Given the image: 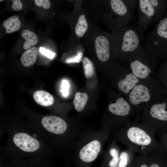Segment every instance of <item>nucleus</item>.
Returning a JSON list of instances; mask_svg holds the SVG:
<instances>
[{
  "label": "nucleus",
  "mask_w": 167,
  "mask_h": 167,
  "mask_svg": "<svg viewBox=\"0 0 167 167\" xmlns=\"http://www.w3.org/2000/svg\"><path fill=\"white\" fill-rule=\"evenodd\" d=\"M120 133V139L127 149L134 153L148 156L162 148L155 137L154 132L144 123L127 120Z\"/></svg>",
  "instance_id": "obj_1"
},
{
  "label": "nucleus",
  "mask_w": 167,
  "mask_h": 167,
  "mask_svg": "<svg viewBox=\"0 0 167 167\" xmlns=\"http://www.w3.org/2000/svg\"><path fill=\"white\" fill-rule=\"evenodd\" d=\"M111 48L113 56L127 62L131 55L141 45L142 38L137 26L127 25L111 30Z\"/></svg>",
  "instance_id": "obj_2"
},
{
  "label": "nucleus",
  "mask_w": 167,
  "mask_h": 167,
  "mask_svg": "<svg viewBox=\"0 0 167 167\" xmlns=\"http://www.w3.org/2000/svg\"><path fill=\"white\" fill-rule=\"evenodd\" d=\"M162 88L156 79L152 76L141 80L125 97L132 106L134 113H140L147 107L161 98Z\"/></svg>",
  "instance_id": "obj_3"
},
{
  "label": "nucleus",
  "mask_w": 167,
  "mask_h": 167,
  "mask_svg": "<svg viewBox=\"0 0 167 167\" xmlns=\"http://www.w3.org/2000/svg\"><path fill=\"white\" fill-rule=\"evenodd\" d=\"M157 58L141 45L127 61L129 68L140 80L151 76L157 62Z\"/></svg>",
  "instance_id": "obj_4"
},
{
  "label": "nucleus",
  "mask_w": 167,
  "mask_h": 167,
  "mask_svg": "<svg viewBox=\"0 0 167 167\" xmlns=\"http://www.w3.org/2000/svg\"><path fill=\"white\" fill-rule=\"evenodd\" d=\"M102 15L105 23L111 30L128 25L134 17L123 0L104 1Z\"/></svg>",
  "instance_id": "obj_5"
},
{
  "label": "nucleus",
  "mask_w": 167,
  "mask_h": 167,
  "mask_svg": "<svg viewBox=\"0 0 167 167\" xmlns=\"http://www.w3.org/2000/svg\"><path fill=\"white\" fill-rule=\"evenodd\" d=\"M83 38L88 49L94 52L99 61L103 62L110 61L112 55L111 33L97 28H90Z\"/></svg>",
  "instance_id": "obj_6"
},
{
  "label": "nucleus",
  "mask_w": 167,
  "mask_h": 167,
  "mask_svg": "<svg viewBox=\"0 0 167 167\" xmlns=\"http://www.w3.org/2000/svg\"><path fill=\"white\" fill-rule=\"evenodd\" d=\"M140 113L142 123L155 133L167 131V101L160 98L147 107Z\"/></svg>",
  "instance_id": "obj_7"
},
{
  "label": "nucleus",
  "mask_w": 167,
  "mask_h": 167,
  "mask_svg": "<svg viewBox=\"0 0 167 167\" xmlns=\"http://www.w3.org/2000/svg\"><path fill=\"white\" fill-rule=\"evenodd\" d=\"M144 47L157 58L167 59V11L154 29L145 36Z\"/></svg>",
  "instance_id": "obj_8"
},
{
  "label": "nucleus",
  "mask_w": 167,
  "mask_h": 167,
  "mask_svg": "<svg viewBox=\"0 0 167 167\" xmlns=\"http://www.w3.org/2000/svg\"><path fill=\"white\" fill-rule=\"evenodd\" d=\"M138 16L137 26L140 33H143L152 24L160 20L149 0H138Z\"/></svg>",
  "instance_id": "obj_9"
},
{
  "label": "nucleus",
  "mask_w": 167,
  "mask_h": 167,
  "mask_svg": "<svg viewBox=\"0 0 167 167\" xmlns=\"http://www.w3.org/2000/svg\"><path fill=\"white\" fill-rule=\"evenodd\" d=\"M108 109L113 115L119 117L124 123L134 113L133 109L125 97H118L114 102L108 105Z\"/></svg>",
  "instance_id": "obj_10"
},
{
  "label": "nucleus",
  "mask_w": 167,
  "mask_h": 167,
  "mask_svg": "<svg viewBox=\"0 0 167 167\" xmlns=\"http://www.w3.org/2000/svg\"><path fill=\"white\" fill-rule=\"evenodd\" d=\"M13 140L18 147L26 152H35L40 147V143L36 139L25 133L20 132L16 134L14 136Z\"/></svg>",
  "instance_id": "obj_11"
},
{
  "label": "nucleus",
  "mask_w": 167,
  "mask_h": 167,
  "mask_svg": "<svg viewBox=\"0 0 167 167\" xmlns=\"http://www.w3.org/2000/svg\"><path fill=\"white\" fill-rule=\"evenodd\" d=\"M43 126L48 131L56 134H61L66 131L67 126L65 121L59 117L49 116L41 119Z\"/></svg>",
  "instance_id": "obj_12"
},
{
  "label": "nucleus",
  "mask_w": 167,
  "mask_h": 167,
  "mask_svg": "<svg viewBox=\"0 0 167 167\" xmlns=\"http://www.w3.org/2000/svg\"><path fill=\"white\" fill-rule=\"evenodd\" d=\"M101 148L100 142L92 140L83 147L79 152V157L83 161L90 162L96 158Z\"/></svg>",
  "instance_id": "obj_13"
},
{
  "label": "nucleus",
  "mask_w": 167,
  "mask_h": 167,
  "mask_svg": "<svg viewBox=\"0 0 167 167\" xmlns=\"http://www.w3.org/2000/svg\"><path fill=\"white\" fill-rule=\"evenodd\" d=\"M86 14L83 11L78 13L75 15V22L74 32L75 38L77 39L83 38L90 29Z\"/></svg>",
  "instance_id": "obj_14"
},
{
  "label": "nucleus",
  "mask_w": 167,
  "mask_h": 167,
  "mask_svg": "<svg viewBox=\"0 0 167 167\" xmlns=\"http://www.w3.org/2000/svg\"><path fill=\"white\" fill-rule=\"evenodd\" d=\"M165 152L159 148L148 155V167H167V158Z\"/></svg>",
  "instance_id": "obj_15"
},
{
  "label": "nucleus",
  "mask_w": 167,
  "mask_h": 167,
  "mask_svg": "<svg viewBox=\"0 0 167 167\" xmlns=\"http://www.w3.org/2000/svg\"><path fill=\"white\" fill-rule=\"evenodd\" d=\"M33 99L39 105L44 106L52 105L54 102L53 96L49 93L43 90H37L33 95Z\"/></svg>",
  "instance_id": "obj_16"
},
{
  "label": "nucleus",
  "mask_w": 167,
  "mask_h": 167,
  "mask_svg": "<svg viewBox=\"0 0 167 167\" xmlns=\"http://www.w3.org/2000/svg\"><path fill=\"white\" fill-rule=\"evenodd\" d=\"M38 53V49L33 47L26 51L22 55L20 61L22 65L25 67H29L35 63Z\"/></svg>",
  "instance_id": "obj_17"
},
{
  "label": "nucleus",
  "mask_w": 167,
  "mask_h": 167,
  "mask_svg": "<svg viewBox=\"0 0 167 167\" xmlns=\"http://www.w3.org/2000/svg\"><path fill=\"white\" fill-rule=\"evenodd\" d=\"M134 154L128 149L122 152L119 155L117 167H130L135 159Z\"/></svg>",
  "instance_id": "obj_18"
},
{
  "label": "nucleus",
  "mask_w": 167,
  "mask_h": 167,
  "mask_svg": "<svg viewBox=\"0 0 167 167\" xmlns=\"http://www.w3.org/2000/svg\"><path fill=\"white\" fill-rule=\"evenodd\" d=\"M21 23L18 17L16 15L12 16L5 20L3 26L6 28V31L7 33L18 31L20 28Z\"/></svg>",
  "instance_id": "obj_19"
},
{
  "label": "nucleus",
  "mask_w": 167,
  "mask_h": 167,
  "mask_svg": "<svg viewBox=\"0 0 167 167\" xmlns=\"http://www.w3.org/2000/svg\"><path fill=\"white\" fill-rule=\"evenodd\" d=\"M22 36L25 40L23 48L28 50L32 46L35 45L38 42V38L36 34L33 32L28 30H25L21 33Z\"/></svg>",
  "instance_id": "obj_20"
},
{
  "label": "nucleus",
  "mask_w": 167,
  "mask_h": 167,
  "mask_svg": "<svg viewBox=\"0 0 167 167\" xmlns=\"http://www.w3.org/2000/svg\"><path fill=\"white\" fill-rule=\"evenodd\" d=\"M88 96L86 93L76 92L73 101L75 109L78 112L82 111L84 108L87 101Z\"/></svg>",
  "instance_id": "obj_21"
},
{
  "label": "nucleus",
  "mask_w": 167,
  "mask_h": 167,
  "mask_svg": "<svg viewBox=\"0 0 167 167\" xmlns=\"http://www.w3.org/2000/svg\"><path fill=\"white\" fill-rule=\"evenodd\" d=\"M150 3L156 11L161 19L167 11V0H149Z\"/></svg>",
  "instance_id": "obj_22"
},
{
  "label": "nucleus",
  "mask_w": 167,
  "mask_h": 167,
  "mask_svg": "<svg viewBox=\"0 0 167 167\" xmlns=\"http://www.w3.org/2000/svg\"><path fill=\"white\" fill-rule=\"evenodd\" d=\"M82 63L85 77L88 79L93 77L95 73V68L92 62L84 57L82 58Z\"/></svg>",
  "instance_id": "obj_23"
},
{
  "label": "nucleus",
  "mask_w": 167,
  "mask_h": 167,
  "mask_svg": "<svg viewBox=\"0 0 167 167\" xmlns=\"http://www.w3.org/2000/svg\"><path fill=\"white\" fill-rule=\"evenodd\" d=\"M148 156L140 155L135 159L130 167H148Z\"/></svg>",
  "instance_id": "obj_24"
},
{
  "label": "nucleus",
  "mask_w": 167,
  "mask_h": 167,
  "mask_svg": "<svg viewBox=\"0 0 167 167\" xmlns=\"http://www.w3.org/2000/svg\"><path fill=\"white\" fill-rule=\"evenodd\" d=\"M109 153L111 156V159L109 163V167H117L119 161V151L115 148H110Z\"/></svg>",
  "instance_id": "obj_25"
},
{
  "label": "nucleus",
  "mask_w": 167,
  "mask_h": 167,
  "mask_svg": "<svg viewBox=\"0 0 167 167\" xmlns=\"http://www.w3.org/2000/svg\"><path fill=\"white\" fill-rule=\"evenodd\" d=\"M158 136L161 140L162 148L167 154V132L158 133Z\"/></svg>",
  "instance_id": "obj_26"
},
{
  "label": "nucleus",
  "mask_w": 167,
  "mask_h": 167,
  "mask_svg": "<svg viewBox=\"0 0 167 167\" xmlns=\"http://www.w3.org/2000/svg\"><path fill=\"white\" fill-rule=\"evenodd\" d=\"M70 85L68 81L66 80H63L61 84V89L62 96L64 97H66L69 94Z\"/></svg>",
  "instance_id": "obj_27"
},
{
  "label": "nucleus",
  "mask_w": 167,
  "mask_h": 167,
  "mask_svg": "<svg viewBox=\"0 0 167 167\" xmlns=\"http://www.w3.org/2000/svg\"><path fill=\"white\" fill-rule=\"evenodd\" d=\"M123 1L129 10L133 13L137 6L138 0H123Z\"/></svg>",
  "instance_id": "obj_28"
},
{
  "label": "nucleus",
  "mask_w": 167,
  "mask_h": 167,
  "mask_svg": "<svg viewBox=\"0 0 167 167\" xmlns=\"http://www.w3.org/2000/svg\"><path fill=\"white\" fill-rule=\"evenodd\" d=\"M34 1L37 6H42L45 9H48L50 6V3L49 0H35Z\"/></svg>",
  "instance_id": "obj_29"
},
{
  "label": "nucleus",
  "mask_w": 167,
  "mask_h": 167,
  "mask_svg": "<svg viewBox=\"0 0 167 167\" xmlns=\"http://www.w3.org/2000/svg\"><path fill=\"white\" fill-rule=\"evenodd\" d=\"M39 51L42 54L51 59L53 58L55 55L54 53L45 49L44 48L40 47Z\"/></svg>",
  "instance_id": "obj_30"
},
{
  "label": "nucleus",
  "mask_w": 167,
  "mask_h": 167,
  "mask_svg": "<svg viewBox=\"0 0 167 167\" xmlns=\"http://www.w3.org/2000/svg\"><path fill=\"white\" fill-rule=\"evenodd\" d=\"M13 3L12 7L15 11H19L22 8L23 6L20 0H12Z\"/></svg>",
  "instance_id": "obj_31"
},
{
  "label": "nucleus",
  "mask_w": 167,
  "mask_h": 167,
  "mask_svg": "<svg viewBox=\"0 0 167 167\" xmlns=\"http://www.w3.org/2000/svg\"><path fill=\"white\" fill-rule=\"evenodd\" d=\"M82 56L81 55H78L75 57L68 58L66 59V62L67 63L72 62H78L81 59Z\"/></svg>",
  "instance_id": "obj_32"
},
{
  "label": "nucleus",
  "mask_w": 167,
  "mask_h": 167,
  "mask_svg": "<svg viewBox=\"0 0 167 167\" xmlns=\"http://www.w3.org/2000/svg\"><path fill=\"white\" fill-rule=\"evenodd\" d=\"M3 1V0H0V2H2V1Z\"/></svg>",
  "instance_id": "obj_33"
}]
</instances>
